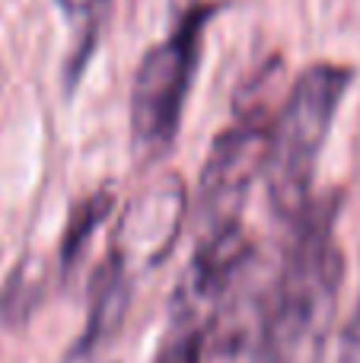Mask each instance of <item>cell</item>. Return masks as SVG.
I'll return each instance as SVG.
<instances>
[{"mask_svg":"<svg viewBox=\"0 0 360 363\" xmlns=\"http://www.w3.org/2000/svg\"><path fill=\"white\" fill-rule=\"evenodd\" d=\"M338 201H313L293 223L284 264L271 287V335L281 363H322L344 281L335 239Z\"/></svg>","mask_w":360,"mask_h":363,"instance_id":"6da1fadb","label":"cell"},{"mask_svg":"<svg viewBox=\"0 0 360 363\" xmlns=\"http://www.w3.org/2000/svg\"><path fill=\"white\" fill-rule=\"evenodd\" d=\"M351 80L354 70L348 64H313L287 89V99L274 115L265 182L274 213L287 223H297L313 204L319 157Z\"/></svg>","mask_w":360,"mask_h":363,"instance_id":"7a4b0ae2","label":"cell"},{"mask_svg":"<svg viewBox=\"0 0 360 363\" xmlns=\"http://www.w3.org/2000/svg\"><path fill=\"white\" fill-rule=\"evenodd\" d=\"M284 77V61L271 57L236 99V121L217 134L198 185V239L240 226L242 204L271 147V96Z\"/></svg>","mask_w":360,"mask_h":363,"instance_id":"3957f363","label":"cell"},{"mask_svg":"<svg viewBox=\"0 0 360 363\" xmlns=\"http://www.w3.org/2000/svg\"><path fill=\"white\" fill-rule=\"evenodd\" d=\"M223 4H195L179 16L169 38L144 55L131 89V134L144 160H159L182 125V108L195 83L208 23Z\"/></svg>","mask_w":360,"mask_h":363,"instance_id":"277c9868","label":"cell"},{"mask_svg":"<svg viewBox=\"0 0 360 363\" xmlns=\"http://www.w3.org/2000/svg\"><path fill=\"white\" fill-rule=\"evenodd\" d=\"M185 207H189V198H185L182 176L163 172L128 201L108 252H115L134 277L157 268L176 245Z\"/></svg>","mask_w":360,"mask_h":363,"instance_id":"5b68a950","label":"cell"},{"mask_svg":"<svg viewBox=\"0 0 360 363\" xmlns=\"http://www.w3.org/2000/svg\"><path fill=\"white\" fill-rule=\"evenodd\" d=\"M131 284L134 274L121 264V258L115 252H108L106 262L99 264L93 277V290H89V313H86V328H83L80 341H77L74 354L83 357L93 347H99L102 341H108L118 332L121 319L128 313L131 303Z\"/></svg>","mask_w":360,"mask_h":363,"instance_id":"8992f818","label":"cell"},{"mask_svg":"<svg viewBox=\"0 0 360 363\" xmlns=\"http://www.w3.org/2000/svg\"><path fill=\"white\" fill-rule=\"evenodd\" d=\"M210 345V315L195 303L172 296L169 328H166L153 363H201Z\"/></svg>","mask_w":360,"mask_h":363,"instance_id":"52a82bcc","label":"cell"},{"mask_svg":"<svg viewBox=\"0 0 360 363\" xmlns=\"http://www.w3.org/2000/svg\"><path fill=\"white\" fill-rule=\"evenodd\" d=\"M112 0H57V10L64 13L70 26V55H67V86L80 80L86 61L99 45L102 26L108 19Z\"/></svg>","mask_w":360,"mask_h":363,"instance_id":"ba28073f","label":"cell"},{"mask_svg":"<svg viewBox=\"0 0 360 363\" xmlns=\"http://www.w3.org/2000/svg\"><path fill=\"white\" fill-rule=\"evenodd\" d=\"M112 204H115V194L108 191V188H99V191L86 194V198L70 211V220L61 236V271L64 274H70V271L80 264L89 239L96 236V230H99V226L106 223V217L112 213Z\"/></svg>","mask_w":360,"mask_h":363,"instance_id":"9c48e42d","label":"cell"},{"mask_svg":"<svg viewBox=\"0 0 360 363\" xmlns=\"http://www.w3.org/2000/svg\"><path fill=\"white\" fill-rule=\"evenodd\" d=\"M45 274H48V268H45L42 262H35V258H23V262L10 271L4 290H0V322H4V325L16 328V325H23V322H29V315L35 313V306L42 303Z\"/></svg>","mask_w":360,"mask_h":363,"instance_id":"30bf717a","label":"cell"},{"mask_svg":"<svg viewBox=\"0 0 360 363\" xmlns=\"http://www.w3.org/2000/svg\"><path fill=\"white\" fill-rule=\"evenodd\" d=\"M335 363H360V303L354 306V313H351L348 325L342 328Z\"/></svg>","mask_w":360,"mask_h":363,"instance_id":"8fae6325","label":"cell"}]
</instances>
